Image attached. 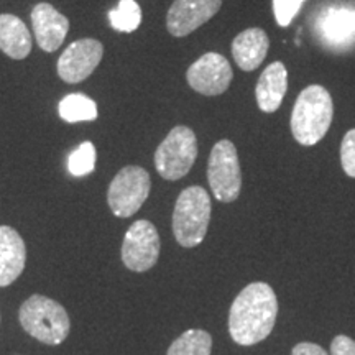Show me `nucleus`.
Instances as JSON below:
<instances>
[{"label":"nucleus","instance_id":"obj_21","mask_svg":"<svg viewBox=\"0 0 355 355\" xmlns=\"http://www.w3.org/2000/svg\"><path fill=\"white\" fill-rule=\"evenodd\" d=\"M96 166V148L91 141H84L69 155L68 170L73 176H86L94 171Z\"/></svg>","mask_w":355,"mask_h":355},{"label":"nucleus","instance_id":"obj_17","mask_svg":"<svg viewBox=\"0 0 355 355\" xmlns=\"http://www.w3.org/2000/svg\"><path fill=\"white\" fill-rule=\"evenodd\" d=\"M0 51L12 60H25L32 51V35L17 15L0 13Z\"/></svg>","mask_w":355,"mask_h":355},{"label":"nucleus","instance_id":"obj_19","mask_svg":"<svg viewBox=\"0 0 355 355\" xmlns=\"http://www.w3.org/2000/svg\"><path fill=\"white\" fill-rule=\"evenodd\" d=\"M212 337L202 329H189L170 345L166 355H211Z\"/></svg>","mask_w":355,"mask_h":355},{"label":"nucleus","instance_id":"obj_8","mask_svg":"<svg viewBox=\"0 0 355 355\" xmlns=\"http://www.w3.org/2000/svg\"><path fill=\"white\" fill-rule=\"evenodd\" d=\"M159 235L150 220H137L127 230L122 243V261L132 272H146L158 261Z\"/></svg>","mask_w":355,"mask_h":355},{"label":"nucleus","instance_id":"obj_3","mask_svg":"<svg viewBox=\"0 0 355 355\" xmlns=\"http://www.w3.org/2000/svg\"><path fill=\"white\" fill-rule=\"evenodd\" d=\"M19 319L25 332L48 345L64 343L69 336L71 321L58 301L43 295H33L20 306Z\"/></svg>","mask_w":355,"mask_h":355},{"label":"nucleus","instance_id":"obj_24","mask_svg":"<svg viewBox=\"0 0 355 355\" xmlns=\"http://www.w3.org/2000/svg\"><path fill=\"white\" fill-rule=\"evenodd\" d=\"M331 355H355V340L347 336H337L331 344Z\"/></svg>","mask_w":355,"mask_h":355},{"label":"nucleus","instance_id":"obj_7","mask_svg":"<svg viewBox=\"0 0 355 355\" xmlns=\"http://www.w3.org/2000/svg\"><path fill=\"white\" fill-rule=\"evenodd\" d=\"M207 181L217 201L232 202L242 188V171L237 148L230 140L217 141L207 163Z\"/></svg>","mask_w":355,"mask_h":355},{"label":"nucleus","instance_id":"obj_12","mask_svg":"<svg viewBox=\"0 0 355 355\" xmlns=\"http://www.w3.org/2000/svg\"><path fill=\"white\" fill-rule=\"evenodd\" d=\"M32 26L38 46L53 53L61 46L69 32V20L51 3L40 2L32 10Z\"/></svg>","mask_w":355,"mask_h":355},{"label":"nucleus","instance_id":"obj_1","mask_svg":"<svg viewBox=\"0 0 355 355\" xmlns=\"http://www.w3.org/2000/svg\"><path fill=\"white\" fill-rule=\"evenodd\" d=\"M278 314L277 295L272 286L257 282L243 288L229 313V332L239 345H255L273 331Z\"/></svg>","mask_w":355,"mask_h":355},{"label":"nucleus","instance_id":"obj_23","mask_svg":"<svg viewBox=\"0 0 355 355\" xmlns=\"http://www.w3.org/2000/svg\"><path fill=\"white\" fill-rule=\"evenodd\" d=\"M340 163L345 175L355 178V128L345 133L340 144Z\"/></svg>","mask_w":355,"mask_h":355},{"label":"nucleus","instance_id":"obj_5","mask_svg":"<svg viewBox=\"0 0 355 355\" xmlns=\"http://www.w3.org/2000/svg\"><path fill=\"white\" fill-rule=\"evenodd\" d=\"M198 158L196 133L186 125L171 128L155 152V168L163 180L176 181L186 176Z\"/></svg>","mask_w":355,"mask_h":355},{"label":"nucleus","instance_id":"obj_11","mask_svg":"<svg viewBox=\"0 0 355 355\" xmlns=\"http://www.w3.org/2000/svg\"><path fill=\"white\" fill-rule=\"evenodd\" d=\"M222 0H175L166 13V28L176 38L188 37L220 10Z\"/></svg>","mask_w":355,"mask_h":355},{"label":"nucleus","instance_id":"obj_13","mask_svg":"<svg viewBox=\"0 0 355 355\" xmlns=\"http://www.w3.org/2000/svg\"><path fill=\"white\" fill-rule=\"evenodd\" d=\"M318 33L327 46L344 50L355 43V12L349 8H329L319 17Z\"/></svg>","mask_w":355,"mask_h":355},{"label":"nucleus","instance_id":"obj_6","mask_svg":"<svg viewBox=\"0 0 355 355\" xmlns=\"http://www.w3.org/2000/svg\"><path fill=\"white\" fill-rule=\"evenodd\" d=\"M152 189L148 171L141 166H125L115 175L107 191L110 211L117 217H132L144 206Z\"/></svg>","mask_w":355,"mask_h":355},{"label":"nucleus","instance_id":"obj_14","mask_svg":"<svg viewBox=\"0 0 355 355\" xmlns=\"http://www.w3.org/2000/svg\"><path fill=\"white\" fill-rule=\"evenodd\" d=\"M26 247L10 225H0V288L12 285L25 270Z\"/></svg>","mask_w":355,"mask_h":355},{"label":"nucleus","instance_id":"obj_25","mask_svg":"<svg viewBox=\"0 0 355 355\" xmlns=\"http://www.w3.org/2000/svg\"><path fill=\"white\" fill-rule=\"evenodd\" d=\"M291 355H329V354H327L321 345L311 344V343H301L298 345H295Z\"/></svg>","mask_w":355,"mask_h":355},{"label":"nucleus","instance_id":"obj_2","mask_svg":"<svg viewBox=\"0 0 355 355\" xmlns=\"http://www.w3.org/2000/svg\"><path fill=\"white\" fill-rule=\"evenodd\" d=\"M334 104L331 92L319 84L304 87L296 97L291 112V132L303 146H313L324 139L332 123Z\"/></svg>","mask_w":355,"mask_h":355},{"label":"nucleus","instance_id":"obj_15","mask_svg":"<svg viewBox=\"0 0 355 355\" xmlns=\"http://www.w3.org/2000/svg\"><path fill=\"white\" fill-rule=\"evenodd\" d=\"M288 91V71L282 61L268 64L260 74L255 86V97L259 109L265 114H273L282 107Z\"/></svg>","mask_w":355,"mask_h":355},{"label":"nucleus","instance_id":"obj_4","mask_svg":"<svg viewBox=\"0 0 355 355\" xmlns=\"http://www.w3.org/2000/svg\"><path fill=\"white\" fill-rule=\"evenodd\" d=\"M211 198L201 186H189L178 196L173 211V232L184 248L198 247L211 222Z\"/></svg>","mask_w":355,"mask_h":355},{"label":"nucleus","instance_id":"obj_16","mask_svg":"<svg viewBox=\"0 0 355 355\" xmlns=\"http://www.w3.org/2000/svg\"><path fill=\"white\" fill-rule=\"evenodd\" d=\"M270 40L265 30L254 26L243 30L234 38L232 56L242 71H255L268 55Z\"/></svg>","mask_w":355,"mask_h":355},{"label":"nucleus","instance_id":"obj_20","mask_svg":"<svg viewBox=\"0 0 355 355\" xmlns=\"http://www.w3.org/2000/svg\"><path fill=\"white\" fill-rule=\"evenodd\" d=\"M112 28L122 33H132L141 24V8L135 0H121L117 8L109 12Z\"/></svg>","mask_w":355,"mask_h":355},{"label":"nucleus","instance_id":"obj_10","mask_svg":"<svg viewBox=\"0 0 355 355\" xmlns=\"http://www.w3.org/2000/svg\"><path fill=\"white\" fill-rule=\"evenodd\" d=\"M104 56L99 40L83 38L73 42L58 60V76L68 84L83 83L94 73Z\"/></svg>","mask_w":355,"mask_h":355},{"label":"nucleus","instance_id":"obj_9","mask_svg":"<svg viewBox=\"0 0 355 355\" xmlns=\"http://www.w3.org/2000/svg\"><path fill=\"white\" fill-rule=\"evenodd\" d=\"M234 73L227 58L209 51L189 66L186 79L193 91L202 96H220L232 83Z\"/></svg>","mask_w":355,"mask_h":355},{"label":"nucleus","instance_id":"obj_18","mask_svg":"<svg viewBox=\"0 0 355 355\" xmlns=\"http://www.w3.org/2000/svg\"><path fill=\"white\" fill-rule=\"evenodd\" d=\"M58 110L60 117L68 123L92 122L97 119L96 102L84 94H68L61 99Z\"/></svg>","mask_w":355,"mask_h":355},{"label":"nucleus","instance_id":"obj_22","mask_svg":"<svg viewBox=\"0 0 355 355\" xmlns=\"http://www.w3.org/2000/svg\"><path fill=\"white\" fill-rule=\"evenodd\" d=\"M306 0H273V12L279 26H288Z\"/></svg>","mask_w":355,"mask_h":355}]
</instances>
